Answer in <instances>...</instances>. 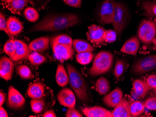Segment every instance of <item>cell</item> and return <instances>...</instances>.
Instances as JSON below:
<instances>
[{
	"instance_id": "cell-1",
	"label": "cell",
	"mask_w": 156,
	"mask_h": 117,
	"mask_svg": "<svg viewBox=\"0 0 156 117\" xmlns=\"http://www.w3.org/2000/svg\"><path fill=\"white\" fill-rule=\"evenodd\" d=\"M79 21L77 15L71 13L51 15L45 16L35 24L32 31H56L66 29L78 24Z\"/></svg>"
},
{
	"instance_id": "cell-2",
	"label": "cell",
	"mask_w": 156,
	"mask_h": 117,
	"mask_svg": "<svg viewBox=\"0 0 156 117\" xmlns=\"http://www.w3.org/2000/svg\"><path fill=\"white\" fill-rule=\"evenodd\" d=\"M66 69L69 75L70 86L77 97L82 102H88L89 96L87 92V84L83 76L73 65L67 64Z\"/></svg>"
},
{
	"instance_id": "cell-3",
	"label": "cell",
	"mask_w": 156,
	"mask_h": 117,
	"mask_svg": "<svg viewBox=\"0 0 156 117\" xmlns=\"http://www.w3.org/2000/svg\"><path fill=\"white\" fill-rule=\"evenodd\" d=\"M113 58L111 52L107 51L99 52L95 57L93 64L89 70V74L96 76L109 71L113 64Z\"/></svg>"
},
{
	"instance_id": "cell-4",
	"label": "cell",
	"mask_w": 156,
	"mask_h": 117,
	"mask_svg": "<svg viewBox=\"0 0 156 117\" xmlns=\"http://www.w3.org/2000/svg\"><path fill=\"white\" fill-rule=\"evenodd\" d=\"M137 35L141 42L146 45H150L156 38V21L149 19L142 21Z\"/></svg>"
},
{
	"instance_id": "cell-5",
	"label": "cell",
	"mask_w": 156,
	"mask_h": 117,
	"mask_svg": "<svg viewBox=\"0 0 156 117\" xmlns=\"http://www.w3.org/2000/svg\"><path fill=\"white\" fill-rule=\"evenodd\" d=\"M115 11L112 24L115 30L119 36L122 34L128 22L129 11L123 3L115 2Z\"/></svg>"
},
{
	"instance_id": "cell-6",
	"label": "cell",
	"mask_w": 156,
	"mask_h": 117,
	"mask_svg": "<svg viewBox=\"0 0 156 117\" xmlns=\"http://www.w3.org/2000/svg\"><path fill=\"white\" fill-rule=\"evenodd\" d=\"M156 69V55H149L136 62L132 67V71L136 75H139Z\"/></svg>"
},
{
	"instance_id": "cell-7",
	"label": "cell",
	"mask_w": 156,
	"mask_h": 117,
	"mask_svg": "<svg viewBox=\"0 0 156 117\" xmlns=\"http://www.w3.org/2000/svg\"><path fill=\"white\" fill-rule=\"evenodd\" d=\"M115 1L105 0L101 7L99 12L100 22L101 24H111L114 21L115 11Z\"/></svg>"
},
{
	"instance_id": "cell-8",
	"label": "cell",
	"mask_w": 156,
	"mask_h": 117,
	"mask_svg": "<svg viewBox=\"0 0 156 117\" xmlns=\"http://www.w3.org/2000/svg\"><path fill=\"white\" fill-rule=\"evenodd\" d=\"M54 56L61 62L71 58L74 54L72 46L66 44L51 43Z\"/></svg>"
},
{
	"instance_id": "cell-9",
	"label": "cell",
	"mask_w": 156,
	"mask_h": 117,
	"mask_svg": "<svg viewBox=\"0 0 156 117\" xmlns=\"http://www.w3.org/2000/svg\"><path fill=\"white\" fill-rule=\"evenodd\" d=\"M106 30L101 26L92 25L88 27L87 38L92 43L99 45L105 42Z\"/></svg>"
},
{
	"instance_id": "cell-10",
	"label": "cell",
	"mask_w": 156,
	"mask_h": 117,
	"mask_svg": "<svg viewBox=\"0 0 156 117\" xmlns=\"http://www.w3.org/2000/svg\"><path fill=\"white\" fill-rule=\"evenodd\" d=\"M25 102V98L17 90L12 86H9L7 101V106L12 109H20L24 106Z\"/></svg>"
},
{
	"instance_id": "cell-11",
	"label": "cell",
	"mask_w": 156,
	"mask_h": 117,
	"mask_svg": "<svg viewBox=\"0 0 156 117\" xmlns=\"http://www.w3.org/2000/svg\"><path fill=\"white\" fill-rule=\"evenodd\" d=\"M14 63L11 59L3 56L0 59V76L6 81L11 80L14 71Z\"/></svg>"
},
{
	"instance_id": "cell-12",
	"label": "cell",
	"mask_w": 156,
	"mask_h": 117,
	"mask_svg": "<svg viewBox=\"0 0 156 117\" xmlns=\"http://www.w3.org/2000/svg\"><path fill=\"white\" fill-rule=\"evenodd\" d=\"M57 99L60 105L68 108L74 107L76 104L75 95L69 88L62 89L58 94Z\"/></svg>"
},
{
	"instance_id": "cell-13",
	"label": "cell",
	"mask_w": 156,
	"mask_h": 117,
	"mask_svg": "<svg viewBox=\"0 0 156 117\" xmlns=\"http://www.w3.org/2000/svg\"><path fill=\"white\" fill-rule=\"evenodd\" d=\"M112 117H130V104L125 98H122L112 112Z\"/></svg>"
},
{
	"instance_id": "cell-14",
	"label": "cell",
	"mask_w": 156,
	"mask_h": 117,
	"mask_svg": "<svg viewBox=\"0 0 156 117\" xmlns=\"http://www.w3.org/2000/svg\"><path fill=\"white\" fill-rule=\"evenodd\" d=\"M16 46V53L14 57L11 60L14 61H22L28 58V56L30 54L31 50L29 46L22 41L15 40Z\"/></svg>"
},
{
	"instance_id": "cell-15",
	"label": "cell",
	"mask_w": 156,
	"mask_h": 117,
	"mask_svg": "<svg viewBox=\"0 0 156 117\" xmlns=\"http://www.w3.org/2000/svg\"><path fill=\"white\" fill-rule=\"evenodd\" d=\"M123 98V92L120 88L117 87L110 93L106 95L103 99L104 104L110 107H115Z\"/></svg>"
},
{
	"instance_id": "cell-16",
	"label": "cell",
	"mask_w": 156,
	"mask_h": 117,
	"mask_svg": "<svg viewBox=\"0 0 156 117\" xmlns=\"http://www.w3.org/2000/svg\"><path fill=\"white\" fill-rule=\"evenodd\" d=\"M81 111L87 117H112L111 112L100 106L82 108Z\"/></svg>"
},
{
	"instance_id": "cell-17",
	"label": "cell",
	"mask_w": 156,
	"mask_h": 117,
	"mask_svg": "<svg viewBox=\"0 0 156 117\" xmlns=\"http://www.w3.org/2000/svg\"><path fill=\"white\" fill-rule=\"evenodd\" d=\"M45 93V86L40 82H36L31 84L27 89L28 97L31 98L42 99Z\"/></svg>"
},
{
	"instance_id": "cell-18",
	"label": "cell",
	"mask_w": 156,
	"mask_h": 117,
	"mask_svg": "<svg viewBox=\"0 0 156 117\" xmlns=\"http://www.w3.org/2000/svg\"><path fill=\"white\" fill-rule=\"evenodd\" d=\"M29 2V0H9L2 3V5L13 14L20 15Z\"/></svg>"
},
{
	"instance_id": "cell-19",
	"label": "cell",
	"mask_w": 156,
	"mask_h": 117,
	"mask_svg": "<svg viewBox=\"0 0 156 117\" xmlns=\"http://www.w3.org/2000/svg\"><path fill=\"white\" fill-rule=\"evenodd\" d=\"M50 39L48 36H43L34 39L29 45L31 51L43 52L49 49Z\"/></svg>"
},
{
	"instance_id": "cell-20",
	"label": "cell",
	"mask_w": 156,
	"mask_h": 117,
	"mask_svg": "<svg viewBox=\"0 0 156 117\" xmlns=\"http://www.w3.org/2000/svg\"><path fill=\"white\" fill-rule=\"evenodd\" d=\"M139 47L140 41L139 38L134 36L126 41L122 47L121 51L125 54L136 56Z\"/></svg>"
},
{
	"instance_id": "cell-21",
	"label": "cell",
	"mask_w": 156,
	"mask_h": 117,
	"mask_svg": "<svg viewBox=\"0 0 156 117\" xmlns=\"http://www.w3.org/2000/svg\"><path fill=\"white\" fill-rule=\"evenodd\" d=\"M7 22L9 36H16L23 30V23L16 17L9 16L7 19Z\"/></svg>"
},
{
	"instance_id": "cell-22",
	"label": "cell",
	"mask_w": 156,
	"mask_h": 117,
	"mask_svg": "<svg viewBox=\"0 0 156 117\" xmlns=\"http://www.w3.org/2000/svg\"><path fill=\"white\" fill-rule=\"evenodd\" d=\"M133 88L134 93L138 98H144L150 89L146 81L141 79H136L133 82Z\"/></svg>"
},
{
	"instance_id": "cell-23",
	"label": "cell",
	"mask_w": 156,
	"mask_h": 117,
	"mask_svg": "<svg viewBox=\"0 0 156 117\" xmlns=\"http://www.w3.org/2000/svg\"><path fill=\"white\" fill-rule=\"evenodd\" d=\"M56 80L60 87H64L69 83V75L67 74L64 67L62 64H58L56 73Z\"/></svg>"
},
{
	"instance_id": "cell-24",
	"label": "cell",
	"mask_w": 156,
	"mask_h": 117,
	"mask_svg": "<svg viewBox=\"0 0 156 117\" xmlns=\"http://www.w3.org/2000/svg\"><path fill=\"white\" fill-rule=\"evenodd\" d=\"M144 14L149 18H156V2L151 0H144L141 4Z\"/></svg>"
},
{
	"instance_id": "cell-25",
	"label": "cell",
	"mask_w": 156,
	"mask_h": 117,
	"mask_svg": "<svg viewBox=\"0 0 156 117\" xmlns=\"http://www.w3.org/2000/svg\"><path fill=\"white\" fill-rule=\"evenodd\" d=\"M73 45L77 53L93 52L95 50L93 46L89 43L81 39H75L73 40Z\"/></svg>"
},
{
	"instance_id": "cell-26",
	"label": "cell",
	"mask_w": 156,
	"mask_h": 117,
	"mask_svg": "<svg viewBox=\"0 0 156 117\" xmlns=\"http://www.w3.org/2000/svg\"><path fill=\"white\" fill-rule=\"evenodd\" d=\"M96 91L101 95H106L110 90L109 81L105 77H101L96 81L95 84Z\"/></svg>"
},
{
	"instance_id": "cell-27",
	"label": "cell",
	"mask_w": 156,
	"mask_h": 117,
	"mask_svg": "<svg viewBox=\"0 0 156 117\" xmlns=\"http://www.w3.org/2000/svg\"><path fill=\"white\" fill-rule=\"evenodd\" d=\"M28 59L31 64L35 66L42 64L46 61V57L44 56L37 51L30 53L28 56Z\"/></svg>"
},
{
	"instance_id": "cell-28",
	"label": "cell",
	"mask_w": 156,
	"mask_h": 117,
	"mask_svg": "<svg viewBox=\"0 0 156 117\" xmlns=\"http://www.w3.org/2000/svg\"><path fill=\"white\" fill-rule=\"evenodd\" d=\"M16 73L19 76L24 79H31L34 78L30 68L27 65H20L17 66L16 69Z\"/></svg>"
},
{
	"instance_id": "cell-29",
	"label": "cell",
	"mask_w": 156,
	"mask_h": 117,
	"mask_svg": "<svg viewBox=\"0 0 156 117\" xmlns=\"http://www.w3.org/2000/svg\"><path fill=\"white\" fill-rule=\"evenodd\" d=\"M145 106L139 101H135L130 104V112L132 117H137L144 112Z\"/></svg>"
},
{
	"instance_id": "cell-30",
	"label": "cell",
	"mask_w": 156,
	"mask_h": 117,
	"mask_svg": "<svg viewBox=\"0 0 156 117\" xmlns=\"http://www.w3.org/2000/svg\"><path fill=\"white\" fill-rule=\"evenodd\" d=\"M94 54L92 52H86L77 53L76 56V60L82 65H86L91 62L93 59Z\"/></svg>"
},
{
	"instance_id": "cell-31",
	"label": "cell",
	"mask_w": 156,
	"mask_h": 117,
	"mask_svg": "<svg viewBox=\"0 0 156 117\" xmlns=\"http://www.w3.org/2000/svg\"><path fill=\"white\" fill-rule=\"evenodd\" d=\"M32 111L35 113H40L43 111L45 105V102L43 99L32 98L30 102Z\"/></svg>"
},
{
	"instance_id": "cell-32",
	"label": "cell",
	"mask_w": 156,
	"mask_h": 117,
	"mask_svg": "<svg viewBox=\"0 0 156 117\" xmlns=\"http://www.w3.org/2000/svg\"><path fill=\"white\" fill-rule=\"evenodd\" d=\"M24 15L28 21L31 22H36L39 18L38 11L33 7H28L25 9Z\"/></svg>"
},
{
	"instance_id": "cell-33",
	"label": "cell",
	"mask_w": 156,
	"mask_h": 117,
	"mask_svg": "<svg viewBox=\"0 0 156 117\" xmlns=\"http://www.w3.org/2000/svg\"><path fill=\"white\" fill-rule=\"evenodd\" d=\"M51 43H58V44H66V45H73V40L71 37L67 35H61L55 36L51 40Z\"/></svg>"
},
{
	"instance_id": "cell-34",
	"label": "cell",
	"mask_w": 156,
	"mask_h": 117,
	"mask_svg": "<svg viewBox=\"0 0 156 117\" xmlns=\"http://www.w3.org/2000/svg\"><path fill=\"white\" fill-rule=\"evenodd\" d=\"M4 52L8 55L11 59L14 57L16 50L15 41L14 39H10L7 41L4 46Z\"/></svg>"
},
{
	"instance_id": "cell-35",
	"label": "cell",
	"mask_w": 156,
	"mask_h": 117,
	"mask_svg": "<svg viewBox=\"0 0 156 117\" xmlns=\"http://www.w3.org/2000/svg\"><path fill=\"white\" fill-rule=\"evenodd\" d=\"M125 62L122 59H117L115 64V76L116 78H119L122 76L125 70Z\"/></svg>"
},
{
	"instance_id": "cell-36",
	"label": "cell",
	"mask_w": 156,
	"mask_h": 117,
	"mask_svg": "<svg viewBox=\"0 0 156 117\" xmlns=\"http://www.w3.org/2000/svg\"><path fill=\"white\" fill-rule=\"evenodd\" d=\"M117 34L115 31L112 29L106 30L105 42L112 43L115 42L117 38Z\"/></svg>"
},
{
	"instance_id": "cell-37",
	"label": "cell",
	"mask_w": 156,
	"mask_h": 117,
	"mask_svg": "<svg viewBox=\"0 0 156 117\" xmlns=\"http://www.w3.org/2000/svg\"><path fill=\"white\" fill-rule=\"evenodd\" d=\"M144 105L147 109L156 111V97H151L148 98L146 99Z\"/></svg>"
},
{
	"instance_id": "cell-38",
	"label": "cell",
	"mask_w": 156,
	"mask_h": 117,
	"mask_svg": "<svg viewBox=\"0 0 156 117\" xmlns=\"http://www.w3.org/2000/svg\"><path fill=\"white\" fill-rule=\"evenodd\" d=\"M0 29L2 31H4L9 36V34L7 27V20L5 18L4 14L1 12L0 15Z\"/></svg>"
},
{
	"instance_id": "cell-39",
	"label": "cell",
	"mask_w": 156,
	"mask_h": 117,
	"mask_svg": "<svg viewBox=\"0 0 156 117\" xmlns=\"http://www.w3.org/2000/svg\"><path fill=\"white\" fill-rule=\"evenodd\" d=\"M66 117H82V114L74 107L68 108L66 114Z\"/></svg>"
},
{
	"instance_id": "cell-40",
	"label": "cell",
	"mask_w": 156,
	"mask_h": 117,
	"mask_svg": "<svg viewBox=\"0 0 156 117\" xmlns=\"http://www.w3.org/2000/svg\"><path fill=\"white\" fill-rule=\"evenodd\" d=\"M66 4L72 7L80 8L81 7L82 0H63Z\"/></svg>"
},
{
	"instance_id": "cell-41",
	"label": "cell",
	"mask_w": 156,
	"mask_h": 117,
	"mask_svg": "<svg viewBox=\"0 0 156 117\" xmlns=\"http://www.w3.org/2000/svg\"><path fill=\"white\" fill-rule=\"evenodd\" d=\"M146 81L150 88L156 90V75H150L147 77Z\"/></svg>"
},
{
	"instance_id": "cell-42",
	"label": "cell",
	"mask_w": 156,
	"mask_h": 117,
	"mask_svg": "<svg viewBox=\"0 0 156 117\" xmlns=\"http://www.w3.org/2000/svg\"><path fill=\"white\" fill-rule=\"evenodd\" d=\"M44 117H56V113L53 110H48L45 112L43 114Z\"/></svg>"
},
{
	"instance_id": "cell-43",
	"label": "cell",
	"mask_w": 156,
	"mask_h": 117,
	"mask_svg": "<svg viewBox=\"0 0 156 117\" xmlns=\"http://www.w3.org/2000/svg\"><path fill=\"white\" fill-rule=\"evenodd\" d=\"M6 100V96L5 93L3 92L2 90H1L0 91V105L2 106L5 103Z\"/></svg>"
},
{
	"instance_id": "cell-44",
	"label": "cell",
	"mask_w": 156,
	"mask_h": 117,
	"mask_svg": "<svg viewBox=\"0 0 156 117\" xmlns=\"http://www.w3.org/2000/svg\"><path fill=\"white\" fill-rule=\"evenodd\" d=\"M0 117H8L9 115L7 113V111L4 109L2 106L0 107Z\"/></svg>"
},
{
	"instance_id": "cell-45",
	"label": "cell",
	"mask_w": 156,
	"mask_h": 117,
	"mask_svg": "<svg viewBox=\"0 0 156 117\" xmlns=\"http://www.w3.org/2000/svg\"><path fill=\"white\" fill-rule=\"evenodd\" d=\"M9 0H2V3H3V2H6L8 1Z\"/></svg>"
},
{
	"instance_id": "cell-46",
	"label": "cell",
	"mask_w": 156,
	"mask_h": 117,
	"mask_svg": "<svg viewBox=\"0 0 156 117\" xmlns=\"http://www.w3.org/2000/svg\"><path fill=\"white\" fill-rule=\"evenodd\" d=\"M155 49H156V45H155Z\"/></svg>"
},
{
	"instance_id": "cell-47",
	"label": "cell",
	"mask_w": 156,
	"mask_h": 117,
	"mask_svg": "<svg viewBox=\"0 0 156 117\" xmlns=\"http://www.w3.org/2000/svg\"><path fill=\"white\" fill-rule=\"evenodd\" d=\"M37 1H43V0H37Z\"/></svg>"
}]
</instances>
